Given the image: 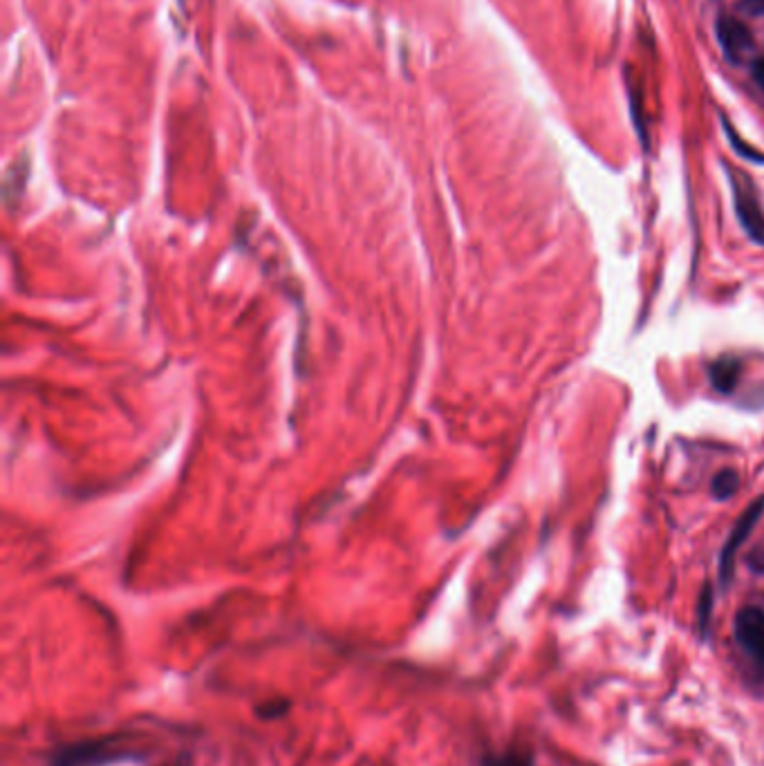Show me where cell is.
<instances>
[{"instance_id": "cell-1", "label": "cell", "mask_w": 764, "mask_h": 766, "mask_svg": "<svg viewBox=\"0 0 764 766\" xmlns=\"http://www.w3.org/2000/svg\"><path fill=\"white\" fill-rule=\"evenodd\" d=\"M762 514H764V498H757L755 503L749 505V509L735 522L729 540L724 542L722 555H720V579H722V583H729V579L733 574V565H735V551L751 536V531H753L755 522L762 518Z\"/></svg>"}, {"instance_id": "cell-2", "label": "cell", "mask_w": 764, "mask_h": 766, "mask_svg": "<svg viewBox=\"0 0 764 766\" xmlns=\"http://www.w3.org/2000/svg\"><path fill=\"white\" fill-rule=\"evenodd\" d=\"M715 34L724 56L735 65L744 63L755 47L749 28L733 17H720L715 23Z\"/></svg>"}, {"instance_id": "cell-3", "label": "cell", "mask_w": 764, "mask_h": 766, "mask_svg": "<svg viewBox=\"0 0 764 766\" xmlns=\"http://www.w3.org/2000/svg\"><path fill=\"white\" fill-rule=\"evenodd\" d=\"M735 639L755 659L764 661V609L749 605L735 616Z\"/></svg>"}, {"instance_id": "cell-4", "label": "cell", "mask_w": 764, "mask_h": 766, "mask_svg": "<svg viewBox=\"0 0 764 766\" xmlns=\"http://www.w3.org/2000/svg\"><path fill=\"white\" fill-rule=\"evenodd\" d=\"M731 184H733V193H735V208H738V214H740V220H742V227L746 229V234L757 240V242H764V216L760 214V208L755 204V197L751 193L749 186H742L735 177H731Z\"/></svg>"}, {"instance_id": "cell-5", "label": "cell", "mask_w": 764, "mask_h": 766, "mask_svg": "<svg viewBox=\"0 0 764 766\" xmlns=\"http://www.w3.org/2000/svg\"><path fill=\"white\" fill-rule=\"evenodd\" d=\"M709 375H711V384H713V388H715L718 392L731 395V392L735 390L738 381H740L742 364H740V359H735V357H722V359H718V362L711 366Z\"/></svg>"}, {"instance_id": "cell-6", "label": "cell", "mask_w": 764, "mask_h": 766, "mask_svg": "<svg viewBox=\"0 0 764 766\" xmlns=\"http://www.w3.org/2000/svg\"><path fill=\"white\" fill-rule=\"evenodd\" d=\"M740 489V475L733 468H724L720 471L713 482H711V494L718 500H729L735 496V492Z\"/></svg>"}, {"instance_id": "cell-7", "label": "cell", "mask_w": 764, "mask_h": 766, "mask_svg": "<svg viewBox=\"0 0 764 766\" xmlns=\"http://www.w3.org/2000/svg\"><path fill=\"white\" fill-rule=\"evenodd\" d=\"M724 130L729 132V139H731V144H733V149L740 153V155H744L746 160H751V162H757V164H764V155L762 153H757V151H753L751 147H746V144H742L740 142V139H738V134H735V130L731 128V123L729 121H724Z\"/></svg>"}, {"instance_id": "cell-8", "label": "cell", "mask_w": 764, "mask_h": 766, "mask_svg": "<svg viewBox=\"0 0 764 766\" xmlns=\"http://www.w3.org/2000/svg\"><path fill=\"white\" fill-rule=\"evenodd\" d=\"M494 766H531V757L523 755V753H512V755L498 759Z\"/></svg>"}, {"instance_id": "cell-9", "label": "cell", "mask_w": 764, "mask_h": 766, "mask_svg": "<svg viewBox=\"0 0 764 766\" xmlns=\"http://www.w3.org/2000/svg\"><path fill=\"white\" fill-rule=\"evenodd\" d=\"M751 75H753V82L757 84V88L764 93V56L753 58V63H751Z\"/></svg>"}, {"instance_id": "cell-10", "label": "cell", "mask_w": 764, "mask_h": 766, "mask_svg": "<svg viewBox=\"0 0 764 766\" xmlns=\"http://www.w3.org/2000/svg\"><path fill=\"white\" fill-rule=\"evenodd\" d=\"M700 623H702V630H707V623L711 618V587L704 590V596H702V612H700Z\"/></svg>"}, {"instance_id": "cell-11", "label": "cell", "mask_w": 764, "mask_h": 766, "mask_svg": "<svg viewBox=\"0 0 764 766\" xmlns=\"http://www.w3.org/2000/svg\"><path fill=\"white\" fill-rule=\"evenodd\" d=\"M751 14H764V0H742Z\"/></svg>"}]
</instances>
